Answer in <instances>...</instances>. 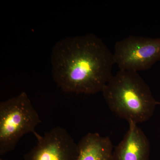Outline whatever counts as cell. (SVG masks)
<instances>
[{"label": "cell", "mask_w": 160, "mask_h": 160, "mask_svg": "<svg viewBox=\"0 0 160 160\" xmlns=\"http://www.w3.org/2000/svg\"><path fill=\"white\" fill-rule=\"evenodd\" d=\"M78 160H114L113 146L108 137L89 132L78 143Z\"/></svg>", "instance_id": "obj_7"}, {"label": "cell", "mask_w": 160, "mask_h": 160, "mask_svg": "<svg viewBox=\"0 0 160 160\" xmlns=\"http://www.w3.org/2000/svg\"><path fill=\"white\" fill-rule=\"evenodd\" d=\"M37 142L25 160H78V145L65 128L54 127L43 135L36 132Z\"/></svg>", "instance_id": "obj_5"}, {"label": "cell", "mask_w": 160, "mask_h": 160, "mask_svg": "<svg viewBox=\"0 0 160 160\" xmlns=\"http://www.w3.org/2000/svg\"><path fill=\"white\" fill-rule=\"evenodd\" d=\"M102 92L110 110L128 122L148 121L158 103L149 86L136 72L119 69Z\"/></svg>", "instance_id": "obj_2"}, {"label": "cell", "mask_w": 160, "mask_h": 160, "mask_svg": "<svg viewBox=\"0 0 160 160\" xmlns=\"http://www.w3.org/2000/svg\"><path fill=\"white\" fill-rule=\"evenodd\" d=\"M42 122L26 92L0 103V155L14 150L25 134L36 132Z\"/></svg>", "instance_id": "obj_3"}, {"label": "cell", "mask_w": 160, "mask_h": 160, "mask_svg": "<svg viewBox=\"0 0 160 160\" xmlns=\"http://www.w3.org/2000/svg\"><path fill=\"white\" fill-rule=\"evenodd\" d=\"M128 131L113 150L114 160H149L150 144L136 123L129 122Z\"/></svg>", "instance_id": "obj_6"}, {"label": "cell", "mask_w": 160, "mask_h": 160, "mask_svg": "<svg viewBox=\"0 0 160 160\" xmlns=\"http://www.w3.org/2000/svg\"><path fill=\"white\" fill-rule=\"evenodd\" d=\"M0 160H6L3 159L2 158H0Z\"/></svg>", "instance_id": "obj_8"}, {"label": "cell", "mask_w": 160, "mask_h": 160, "mask_svg": "<svg viewBox=\"0 0 160 160\" xmlns=\"http://www.w3.org/2000/svg\"><path fill=\"white\" fill-rule=\"evenodd\" d=\"M113 55L120 70H148L160 60V38L130 36L116 43Z\"/></svg>", "instance_id": "obj_4"}, {"label": "cell", "mask_w": 160, "mask_h": 160, "mask_svg": "<svg viewBox=\"0 0 160 160\" xmlns=\"http://www.w3.org/2000/svg\"><path fill=\"white\" fill-rule=\"evenodd\" d=\"M51 61L52 78L66 92L96 94L113 76V53L93 34L60 40L52 48Z\"/></svg>", "instance_id": "obj_1"}]
</instances>
